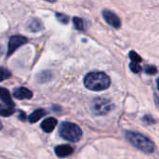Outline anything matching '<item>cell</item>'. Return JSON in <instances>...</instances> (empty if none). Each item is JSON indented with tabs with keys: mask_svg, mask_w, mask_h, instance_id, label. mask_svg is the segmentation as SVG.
<instances>
[{
	"mask_svg": "<svg viewBox=\"0 0 159 159\" xmlns=\"http://www.w3.org/2000/svg\"><path fill=\"white\" fill-rule=\"evenodd\" d=\"M111 79L103 72H91L84 77L85 87L93 91H102L110 87Z\"/></svg>",
	"mask_w": 159,
	"mask_h": 159,
	"instance_id": "1",
	"label": "cell"
},
{
	"mask_svg": "<svg viewBox=\"0 0 159 159\" xmlns=\"http://www.w3.org/2000/svg\"><path fill=\"white\" fill-rule=\"evenodd\" d=\"M126 139L137 149L146 154H152L155 151V143L146 136L133 131L126 132Z\"/></svg>",
	"mask_w": 159,
	"mask_h": 159,
	"instance_id": "2",
	"label": "cell"
},
{
	"mask_svg": "<svg viewBox=\"0 0 159 159\" xmlns=\"http://www.w3.org/2000/svg\"><path fill=\"white\" fill-rule=\"evenodd\" d=\"M59 133L66 141L76 143L82 137V129L76 124L71 122H62L59 128Z\"/></svg>",
	"mask_w": 159,
	"mask_h": 159,
	"instance_id": "3",
	"label": "cell"
},
{
	"mask_svg": "<svg viewBox=\"0 0 159 159\" xmlns=\"http://www.w3.org/2000/svg\"><path fill=\"white\" fill-rule=\"evenodd\" d=\"M91 111L96 116H105L109 112H111L115 106L113 102L107 99L103 98H96L91 102Z\"/></svg>",
	"mask_w": 159,
	"mask_h": 159,
	"instance_id": "4",
	"label": "cell"
},
{
	"mask_svg": "<svg viewBox=\"0 0 159 159\" xmlns=\"http://www.w3.org/2000/svg\"><path fill=\"white\" fill-rule=\"evenodd\" d=\"M28 42V39L25 36L22 35H12L9 38L8 45H7V56L9 57L13 52L22 45Z\"/></svg>",
	"mask_w": 159,
	"mask_h": 159,
	"instance_id": "5",
	"label": "cell"
},
{
	"mask_svg": "<svg viewBox=\"0 0 159 159\" xmlns=\"http://www.w3.org/2000/svg\"><path fill=\"white\" fill-rule=\"evenodd\" d=\"M102 16H103L104 20L109 25H111L112 27H114L116 29L120 28V26H121V20H120L119 17L115 12H113V11H111L109 9H104L102 11Z\"/></svg>",
	"mask_w": 159,
	"mask_h": 159,
	"instance_id": "6",
	"label": "cell"
},
{
	"mask_svg": "<svg viewBox=\"0 0 159 159\" xmlns=\"http://www.w3.org/2000/svg\"><path fill=\"white\" fill-rule=\"evenodd\" d=\"M13 97L18 100H30L33 97V92L23 87L15 89L13 91Z\"/></svg>",
	"mask_w": 159,
	"mask_h": 159,
	"instance_id": "7",
	"label": "cell"
},
{
	"mask_svg": "<svg viewBox=\"0 0 159 159\" xmlns=\"http://www.w3.org/2000/svg\"><path fill=\"white\" fill-rule=\"evenodd\" d=\"M73 153H74L73 147L68 144L59 145L55 148V154L57 155V157H59L61 158L67 157L71 156Z\"/></svg>",
	"mask_w": 159,
	"mask_h": 159,
	"instance_id": "8",
	"label": "cell"
},
{
	"mask_svg": "<svg viewBox=\"0 0 159 159\" xmlns=\"http://www.w3.org/2000/svg\"><path fill=\"white\" fill-rule=\"evenodd\" d=\"M58 121L56 118L54 117H48L47 119H45L42 123H41V129L47 132V133H50L54 130L55 127L57 126Z\"/></svg>",
	"mask_w": 159,
	"mask_h": 159,
	"instance_id": "9",
	"label": "cell"
},
{
	"mask_svg": "<svg viewBox=\"0 0 159 159\" xmlns=\"http://www.w3.org/2000/svg\"><path fill=\"white\" fill-rule=\"evenodd\" d=\"M46 115H47V111L45 109H36L29 116V121L30 123H36Z\"/></svg>",
	"mask_w": 159,
	"mask_h": 159,
	"instance_id": "10",
	"label": "cell"
},
{
	"mask_svg": "<svg viewBox=\"0 0 159 159\" xmlns=\"http://www.w3.org/2000/svg\"><path fill=\"white\" fill-rule=\"evenodd\" d=\"M0 100H1L5 104L13 105V106H14V102H13V101L11 100L9 91H8L7 89H4V88H1V87H0Z\"/></svg>",
	"mask_w": 159,
	"mask_h": 159,
	"instance_id": "11",
	"label": "cell"
},
{
	"mask_svg": "<svg viewBox=\"0 0 159 159\" xmlns=\"http://www.w3.org/2000/svg\"><path fill=\"white\" fill-rule=\"evenodd\" d=\"M15 113V108L13 105L7 104H0V116L4 117H7L12 116Z\"/></svg>",
	"mask_w": 159,
	"mask_h": 159,
	"instance_id": "12",
	"label": "cell"
},
{
	"mask_svg": "<svg viewBox=\"0 0 159 159\" xmlns=\"http://www.w3.org/2000/svg\"><path fill=\"white\" fill-rule=\"evenodd\" d=\"M73 21H74V26L76 30H78V31H84L85 30L84 20H82L81 18H78V17H75L73 19Z\"/></svg>",
	"mask_w": 159,
	"mask_h": 159,
	"instance_id": "13",
	"label": "cell"
},
{
	"mask_svg": "<svg viewBox=\"0 0 159 159\" xmlns=\"http://www.w3.org/2000/svg\"><path fill=\"white\" fill-rule=\"evenodd\" d=\"M29 28L31 31L33 32H37L40 31L42 29V23L39 20L37 19H34L30 23H29Z\"/></svg>",
	"mask_w": 159,
	"mask_h": 159,
	"instance_id": "14",
	"label": "cell"
},
{
	"mask_svg": "<svg viewBox=\"0 0 159 159\" xmlns=\"http://www.w3.org/2000/svg\"><path fill=\"white\" fill-rule=\"evenodd\" d=\"M11 76V73L5 67H0V82Z\"/></svg>",
	"mask_w": 159,
	"mask_h": 159,
	"instance_id": "15",
	"label": "cell"
},
{
	"mask_svg": "<svg viewBox=\"0 0 159 159\" xmlns=\"http://www.w3.org/2000/svg\"><path fill=\"white\" fill-rule=\"evenodd\" d=\"M129 58H130V60L132 61V62H135V63H140L143 60H142V57L139 55V54H137L134 50H131L130 52H129Z\"/></svg>",
	"mask_w": 159,
	"mask_h": 159,
	"instance_id": "16",
	"label": "cell"
},
{
	"mask_svg": "<svg viewBox=\"0 0 159 159\" xmlns=\"http://www.w3.org/2000/svg\"><path fill=\"white\" fill-rule=\"evenodd\" d=\"M56 18H57V20H58L60 22H61V23H63V24H67L68 21H69V17H68L67 15H65V14H62V13L57 12V13H56Z\"/></svg>",
	"mask_w": 159,
	"mask_h": 159,
	"instance_id": "17",
	"label": "cell"
},
{
	"mask_svg": "<svg viewBox=\"0 0 159 159\" xmlns=\"http://www.w3.org/2000/svg\"><path fill=\"white\" fill-rule=\"evenodd\" d=\"M129 68H130V70H131L133 73H135V74H139V73H141L142 70H143L142 66H141L139 63H135V62H131V63L129 64Z\"/></svg>",
	"mask_w": 159,
	"mask_h": 159,
	"instance_id": "18",
	"label": "cell"
},
{
	"mask_svg": "<svg viewBox=\"0 0 159 159\" xmlns=\"http://www.w3.org/2000/svg\"><path fill=\"white\" fill-rule=\"evenodd\" d=\"M144 72H145L147 75H155V74L157 73V67L154 66V65H148V66L145 67Z\"/></svg>",
	"mask_w": 159,
	"mask_h": 159,
	"instance_id": "19",
	"label": "cell"
},
{
	"mask_svg": "<svg viewBox=\"0 0 159 159\" xmlns=\"http://www.w3.org/2000/svg\"><path fill=\"white\" fill-rule=\"evenodd\" d=\"M143 122H145V123L148 124V125H152V124H155V123H156L155 119H154L151 116H145L143 117Z\"/></svg>",
	"mask_w": 159,
	"mask_h": 159,
	"instance_id": "20",
	"label": "cell"
},
{
	"mask_svg": "<svg viewBox=\"0 0 159 159\" xmlns=\"http://www.w3.org/2000/svg\"><path fill=\"white\" fill-rule=\"evenodd\" d=\"M25 117H26V116H25V114H24L22 111H20V116H19V118H20L21 121H24V120H25Z\"/></svg>",
	"mask_w": 159,
	"mask_h": 159,
	"instance_id": "21",
	"label": "cell"
},
{
	"mask_svg": "<svg viewBox=\"0 0 159 159\" xmlns=\"http://www.w3.org/2000/svg\"><path fill=\"white\" fill-rule=\"evenodd\" d=\"M2 54H3V47L0 45V56H1Z\"/></svg>",
	"mask_w": 159,
	"mask_h": 159,
	"instance_id": "22",
	"label": "cell"
},
{
	"mask_svg": "<svg viewBox=\"0 0 159 159\" xmlns=\"http://www.w3.org/2000/svg\"><path fill=\"white\" fill-rule=\"evenodd\" d=\"M2 128H3V126H2V123H1V121H0V130L2 129Z\"/></svg>",
	"mask_w": 159,
	"mask_h": 159,
	"instance_id": "23",
	"label": "cell"
}]
</instances>
